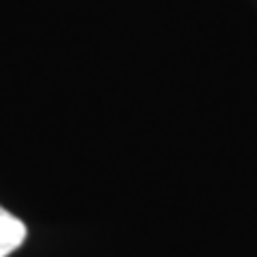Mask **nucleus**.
I'll use <instances>...</instances> for the list:
<instances>
[{
  "label": "nucleus",
  "mask_w": 257,
  "mask_h": 257,
  "mask_svg": "<svg viewBox=\"0 0 257 257\" xmlns=\"http://www.w3.org/2000/svg\"><path fill=\"white\" fill-rule=\"evenodd\" d=\"M24 240H27L24 221L17 219L5 207H0V257H8L10 252H15Z\"/></svg>",
  "instance_id": "1"
}]
</instances>
